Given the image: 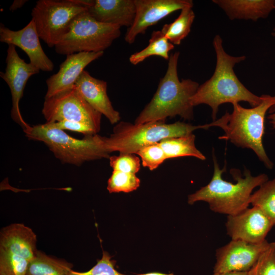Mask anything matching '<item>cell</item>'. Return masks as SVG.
Returning <instances> with one entry per match:
<instances>
[{
    "instance_id": "cell-1",
    "label": "cell",
    "mask_w": 275,
    "mask_h": 275,
    "mask_svg": "<svg viewBox=\"0 0 275 275\" xmlns=\"http://www.w3.org/2000/svg\"><path fill=\"white\" fill-rule=\"evenodd\" d=\"M213 45L216 57L214 73L208 80L200 85L190 102L192 106L205 104L212 109L213 121L216 120L218 107L226 103L232 104L240 101L248 102L252 107L259 104L263 99L249 91L239 80L234 71V66L245 59L244 56H232L223 46L221 36L216 35Z\"/></svg>"
},
{
    "instance_id": "cell-2",
    "label": "cell",
    "mask_w": 275,
    "mask_h": 275,
    "mask_svg": "<svg viewBox=\"0 0 275 275\" xmlns=\"http://www.w3.org/2000/svg\"><path fill=\"white\" fill-rule=\"evenodd\" d=\"M214 172L209 183L188 196V203L197 201L207 202L212 211L227 215H235L249 207L253 189L268 180L265 174L256 176L245 169L242 176L240 171L232 169L230 173L235 183L225 180L222 174L226 172V165L220 169L213 152Z\"/></svg>"
},
{
    "instance_id": "cell-3",
    "label": "cell",
    "mask_w": 275,
    "mask_h": 275,
    "mask_svg": "<svg viewBox=\"0 0 275 275\" xmlns=\"http://www.w3.org/2000/svg\"><path fill=\"white\" fill-rule=\"evenodd\" d=\"M180 53L170 55L168 68L160 79L151 101L134 121V124L166 121L167 118L179 116L185 120L194 118V106L190 100L199 87L190 79H179L177 65Z\"/></svg>"
},
{
    "instance_id": "cell-4",
    "label": "cell",
    "mask_w": 275,
    "mask_h": 275,
    "mask_svg": "<svg viewBox=\"0 0 275 275\" xmlns=\"http://www.w3.org/2000/svg\"><path fill=\"white\" fill-rule=\"evenodd\" d=\"M258 105L247 108L238 103L233 104L231 114L226 112L219 119L210 123V127L223 129L225 134L219 139L229 140L235 146L252 150L264 166L271 170L273 163L267 156L262 143L265 117L271 106L275 104V95H262Z\"/></svg>"
},
{
    "instance_id": "cell-5",
    "label": "cell",
    "mask_w": 275,
    "mask_h": 275,
    "mask_svg": "<svg viewBox=\"0 0 275 275\" xmlns=\"http://www.w3.org/2000/svg\"><path fill=\"white\" fill-rule=\"evenodd\" d=\"M209 127V124L193 125L180 121L167 124L165 121H158L139 124L120 121L114 127L109 136H102V140L109 154L116 151L136 154L141 148L163 139L187 135L197 129Z\"/></svg>"
},
{
    "instance_id": "cell-6",
    "label": "cell",
    "mask_w": 275,
    "mask_h": 275,
    "mask_svg": "<svg viewBox=\"0 0 275 275\" xmlns=\"http://www.w3.org/2000/svg\"><path fill=\"white\" fill-rule=\"evenodd\" d=\"M23 130L29 139L44 143L64 163L80 166L86 161L110 157L104 147L102 136L97 134L77 139L49 123L30 125Z\"/></svg>"
},
{
    "instance_id": "cell-7",
    "label": "cell",
    "mask_w": 275,
    "mask_h": 275,
    "mask_svg": "<svg viewBox=\"0 0 275 275\" xmlns=\"http://www.w3.org/2000/svg\"><path fill=\"white\" fill-rule=\"evenodd\" d=\"M118 25L97 21L85 11L75 18L54 46L57 53L69 55L104 51L121 35Z\"/></svg>"
},
{
    "instance_id": "cell-8",
    "label": "cell",
    "mask_w": 275,
    "mask_h": 275,
    "mask_svg": "<svg viewBox=\"0 0 275 275\" xmlns=\"http://www.w3.org/2000/svg\"><path fill=\"white\" fill-rule=\"evenodd\" d=\"M87 10V0H39L31 16L40 38L54 47L75 18Z\"/></svg>"
},
{
    "instance_id": "cell-9",
    "label": "cell",
    "mask_w": 275,
    "mask_h": 275,
    "mask_svg": "<svg viewBox=\"0 0 275 275\" xmlns=\"http://www.w3.org/2000/svg\"><path fill=\"white\" fill-rule=\"evenodd\" d=\"M37 237L23 224H12L0 233V275H25L35 256Z\"/></svg>"
},
{
    "instance_id": "cell-10",
    "label": "cell",
    "mask_w": 275,
    "mask_h": 275,
    "mask_svg": "<svg viewBox=\"0 0 275 275\" xmlns=\"http://www.w3.org/2000/svg\"><path fill=\"white\" fill-rule=\"evenodd\" d=\"M42 113L46 123L63 121L86 124L96 133L101 128L102 115L94 109L75 88L45 99Z\"/></svg>"
},
{
    "instance_id": "cell-11",
    "label": "cell",
    "mask_w": 275,
    "mask_h": 275,
    "mask_svg": "<svg viewBox=\"0 0 275 275\" xmlns=\"http://www.w3.org/2000/svg\"><path fill=\"white\" fill-rule=\"evenodd\" d=\"M5 72L1 71L0 76L7 84L10 90L12 101L11 116L24 129L30 125L22 118L19 102L23 96L28 80L40 70L31 63H27L22 59L19 56L16 47L12 44L8 45Z\"/></svg>"
},
{
    "instance_id": "cell-12",
    "label": "cell",
    "mask_w": 275,
    "mask_h": 275,
    "mask_svg": "<svg viewBox=\"0 0 275 275\" xmlns=\"http://www.w3.org/2000/svg\"><path fill=\"white\" fill-rule=\"evenodd\" d=\"M270 244L266 239L259 243L231 240L216 250L213 273L249 271Z\"/></svg>"
},
{
    "instance_id": "cell-13",
    "label": "cell",
    "mask_w": 275,
    "mask_h": 275,
    "mask_svg": "<svg viewBox=\"0 0 275 275\" xmlns=\"http://www.w3.org/2000/svg\"><path fill=\"white\" fill-rule=\"evenodd\" d=\"M274 226L270 219L258 207L247 208L235 215H227L226 227L231 240L259 243Z\"/></svg>"
},
{
    "instance_id": "cell-14",
    "label": "cell",
    "mask_w": 275,
    "mask_h": 275,
    "mask_svg": "<svg viewBox=\"0 0 275 275\" xmlns=\"http://www.w3.org/2000/svg\"><path fill=\"white\" fill-rule=\"evenodd\" d=\"M134 4L135 18L124 38L129 44L133 43L138 35L144 34L148 27L172 13L193 6L190 0H134Z\"/></svg>"
},
{
    "instance_id": "cell-15",
    "label": "cell",
    "mask_w": 275,
    "mask_h": 275,
    "mask_svg": "<svg viewBox=\"0 0 275 275\" xmlns=\"http://www.w3.org/2000/svg\"><path fill=\"white\" fill-rule=\"evenodd\" d=\"M40 37L34 21L31 19L22 29L13 31L1 23V42L17 46L28 55L30 63L40 70L50 72L54 65L44 52L40 42Z\"/></svg>"
},
{
    "instance_id": "cell-16",
    "label": "cell",
    "mask_w": 275,
    "mask_h": 275,
    "mask_svg": "<svg viewBox=\"0 0 275 275\" xmlns=\"http://www.w3.org/2000/svg\"><path fill=\"white\" fill-rule=\"evenodd\" d=\"M104 51L81 52L66 56L57 73L46 80L47 91L45 99L50 98L73 88L85 67L101 57Z\"/></svg>"
},
{
    "instance_id": "cell-17",
    "label": "cell",
    "mask_w": 275,
    "mask_h": 275,
    "mask_svg": "<svg viewBox=\"0 0 275 275\" xmlns=\"http://www.w3.org/2000/svg\"><path fill=\"white\" fill-rule=\"evenodd\" d=\"M84 99L96 111L103 115L112 124L118 123L121 117L107 94V83L95 78L84 70L74 85Z\"/></svg>"
},
{
    "instance_id": "cell-18",
    "label": "cell",
    "mask_w": 275,
    "mask_h": 275,
    "mask_svg": "<svg viewBox=\"0 0 275 275\" xmlns=\"http://www.w3.org/2000/svg\"><path fill=\"white\" fill-rule=\"evenodd\" d=\"M88 13L98 21L129 28L135 16L134 0H87Z\"/></svg>"
},
{
    "instance_id": "cell-19",
    "label": "cell",
    "mask_w": 275,
    "mask_h": 275,
    "mask_svg": "<svg viewBox=\"0 0 275 275\" xmlns=\"http://www.w3.org/2000/svg\"><path fill=\"white\" fill-rule=\"evenodd\" d=\"M231 20L257 21L275 9V0H213Z\"/></svg>"
},
{
    "instance_id": "cell-20",
    "label": "cell",
    "mask_w": 275,
    "mask_h": 275,
    "mask_svg": "<svg viewBox=\"0 0 275 275\" xmlns=\"http://www.w3.org/2000/svg\"><path fill=\"white\" fill-rule=\"evenodd\" d=\"M72 264L40 251L29 264L25 275H69Z\"/></svg>"
},
{
    "instance_id": "cell-21",
    "label": "cell",
    "mask_w": 275,
    "mask_h": 275,
    "mask_svg": "<svg viewBox=\"0 0 275 275\" xmlns=\"http://www.w3.org/2000/svg\"><path fill=\"white\" fill-rule=\"evenodd\" d=\"M196 136L193 133L187 135L163 139L158 143L167 159L192 156L202 160L206 157L196 147Z\"/></svg>"
},
{
    "instance_id": "cell-22",
    "label": "cell",
    "mask_w": 275,
    "mask_h": 275,
    "mask_svg": "<svg viewBox=\"0 0 275 275\" xmlns=\"http://www.w3.org/2000/svg\"><path fill=\"white\" fill-rule=\"evenodd\" d=\"M174 45L164 36L161 31H154L148 45L140 51L132 54L129 59L133 65H137L151 56H159L169 60V52Z\"/></svg>"
},
{
    "instance_id": "cell-23",
    "label": "cell",
    "mask_w": 275,
    "mask_h": 275,
    "mask_svg": "<svg viewBox=\"0 0 275 275\" xmlns=\"http://www.w3.org/2000/svg\"><path fill=\"white\" fill-rule=\"evenodd\" d=\"M192 7L182 9L179 16L173 22L163 26L161 31L173 44L179 45L190 32L195 18Z\"/></svg>"
},
{
    "instance_id": "cell-24",
    "label": "cell",
    "mask_w": 275,
    "mask_h": 275,
    "mask_svg": "<svg viewBox=\"0 0 275 275\" xmlns=\"http://www.w3.org/2000/svg\"><path fill=\"white\" fill-rule=\"evenodd\" d=\"M251 195L250 204L260 208L275 226V178L267 180Z\"/></svg>"
},
{
    "instance_id": "cell-25",
    "label": "cell",
    "mask_w": 275,
    "mask_h": 275,
    "mask_svg": "<svg viewBox=\"0 0 275 275\" xmlns=\"http://www.w3.org/2000/svg\"><path fill=\"white\" fill-rule=\"evenodd\" d=\"M140 182L134 174L113 170L107 181V189L109 193H129L136 190Z\"/></svg>"
},
{
    "instance_id": "cell-26",
    "label": "cell",
    "mask_w": 275,
    "mask_h": 275,
    "mask_svg": "<svg viewBox=\"0 0 275 275\" xmlns=\"http://www.w3.org/2000/svg\"><path fill=\"white\" fill-rule=\"evenodd\" d=\"M136 154L140 157L143 166L148 168L150 171L155 170L167 159L158 143L145 146Z\"/></svg>"
},
{
    "instance_id": "cell-27",
    "label": "cell",
    "mask_w": 275,
    "mask_h": 275,
    "mask_svg": "<svg viewBox=\"0 0 275 275\" xmlns=\"http://www.w3.org/2000/svg\"><path fill=\"white\" fill-rule=\"evenodd\" d=\"M248 275H275V242L261 255L258 260L248 271Z\"/></svg>"
},
{
    "instance_id": "cell-28",
    "label": "cell",
    "mask_w": 275,
    "mask_h": 275,
    "mask_svg": "<svg viewBox=\"0 0 275 275\" xmlns=\"http://www.w3.org/2000/svg\"><path fill=\"white\" fill-rule=\"evenodd\" d=\"M109 165L113 170L135 174L141 167L140 159L134 154L119 153L109 157Z\"/></svg>"
},
{
    "instance_id": "cell-29",
    "label": "cell",
    "mask_w": 275,
    "mask_h": 275,
    "mask_svg": "<svg viewBox=\"0 0 275 275\" xmlns=\"http://www.w3.org/2000/svg\"><path fill=\"white\" fill-rule=\"evenodd\" d=\"M116 261L112 259V256L103 251L101 259L98 260L96 264L86 272H78L71 270L69 275H126L118 271L115 268Z\"/></svg>"
},
{
    "instance_id": "cell-30",
    "label": "cell",
    "mask_w": 275,
    "mask_h": 275,
    "mask_svg": "<svg viewBox=\"0 0 275 275\" xmlns=\"http://www.w3.org/2000/svg\"><path fill=\"white\" fill-rule=\"evenodd\" d=\"M51 124H52V125L54 127L61 130H68L73 131L79 133H81L85 135L97 134V133L92 127L82 123L73 121H63L60 122L51 123Z\"/></svg>"
},
{
    "instance_id": "cell-31",
    "label": "cell",
    "mask_w": 275,
    "mask_h": 275,
    "mask_svg": "<svg viewBox=\"0 0 275 275\" xmlns=\"http://www.w3.org/2000/svg\"><path fill=\"white\" fill-rule=\"evenodd\" d=\"M267 119L272 128L275 129V104L270 107Z\"/></svg>"
},
{
    "instance_id": "cell-32",
    "label": "cell",
    "mask_w": 275,
    "mask_h": 275,
    "mask_svg": "<svg viewBox=\"0 0 275 275\" xmlns=\"http://www.w3.org/2000/svg\"><path fill=\"white\" fill-rule=\"evenodd\" d=\"M26 0H15L11 6L10 7L9 10L11 11H14L22 7L24 4L27 2Z\"/></svg>"
},
{
    "instance_id": "cell-33",
    "label": "cell",
    "mask_w": 275,
    "mask_h": 275,
    "mask_svg": "<svg viewBox=\"0 0 275 275\" xmlns=\"http://www.w3.org/2000/svg\"><path fill=\"white\" fill-rule=\"evenodd\" d=\"M212 275H248V272L232 271L222 273H213Z\"/></svg>"
},
{
    "instance_id": "cell-34",
    "label": "cell",
    "mask_w": 275,
    "mask_h": 275,
    "mask_svg": "<svg viewBox=\"0 0 275 275\" xmlns=\"http://www.w3.org/2000/svg\"><path fill=\"white\" fill-rule=\"evenodd\" d=\"M136 275H174L173 273H164L157 272H148L146 273L138 274Z\"/></svg>"
},
{
    "instance_id": "cell-35",
    "label": "cell",
    "mask_w": 275,
    "mask_h": 275,
    "mask_svg": "<svg viewBox=\"0 0 275 275\" xmlns=\"http://www.w3.org/2000/svg\"><path fill=\"white\" fill-rule=\"evenodd\" d=\"M272 35L274 36H275V29L274 30L273 33H272Z\"/></svg>"
}]
</instances>
